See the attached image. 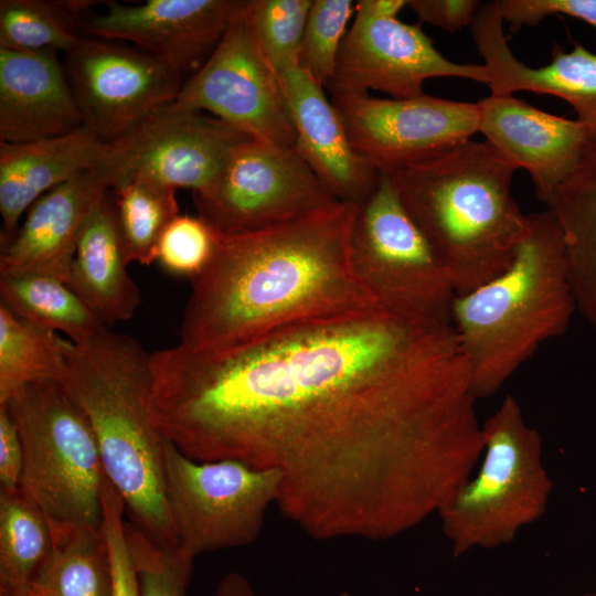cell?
<instances>
[{
    "label": "cell",
    "instance_id": "6da1fadb",
    "mask_svg": "<svg viewBox=\"0 0 596 596\" xmlns=\"http://www.w3.org/2000/svg\"><path fill=\"white\" fill-rule=\"evenodd\" d=\"M151 413L199 461L276 469L278 511L316 540L383 541L422 523L482 451L451 326L381 306L217 351L152 352Z\"/></svg>",
    "mask_w": 596,
    "mask_h": 596
},
{
    "label": "cell",
    "instance_id": "7a4b0ae2",
    "mask_svg": "<svg viewBox=\"0 0 596 596\" xmlns=\"http://www.w3.org/2000/svg\"><path fill=\"white\" fill-rule=\"evenodd\" d=\"M355 203L339 202L262 231L215 232L212 257L190 279L180 344L228 349L280 328L380 306L350 260Z\"/></svg>",
    "mask_w": 596,
    "mask_h": 596
},
{
    "label": "cell",
    "instance_id": "3957f363",
    "mask_svg": "<svg viewBox=\"0 0 596 596\" xmlns=\"http://www.w3.org/2000/svg\"><path fill=\"white\" fill-rule=\"evenodd\" d=\"M61 383L89 422L130 523L160 545L179 546L166 502V438L150 407L151 353L134 337L107 329L73 343Z\"/></svg>",
    "mask_w": 596,
    "mask_h": 596
},
{
    "label": "cell",
    "instance_id": "277c9868",
    "mask_svg": "<svg viewBox=\"0 0 596 596\" xmlns=\"http://www.w3.org/2000/svg\"><path fill=\"white\" fill-rule=\"evenodd\" d=\"M515 171L487 141L469 139L389 173L457 296L492 279L513 258L528 222L511 191Z\"/></svg>",
    "mask_w": 596,
    "mask_h": 596
},
{
    "label": "cell",
    "instance_id": "5b68a950",
    "mask_svg": "<svg viewBox=\"0 0 596 596\" xmlns=\"http://www.w3.org/2000/svg\"><path fill=\"white\" fill-rule=\"evenodd\" d=\"M577 311L562 230L551 211L528 215L509 266L455 298L451 324L476 398L494 395Z\"/></svg>",
    "mask_w": 596,
    "mask_h": 596
},
{
    "label": "cell",
    "instance_id": "8992f818",
    "mask_svg": "<svg viewBox=\"0 0 596 596\" xmlns=\"http://www.w3.org/2000/svg\"><path fill=\"white\" fill-rule=\"evenodd\" d=\"M483 459L438 515L454 556L512 542L547 510L553 482L542 461V440L512 395L482 424Z\"/></svg>",
    "mask_w": 596,
    "mask_h": 596
},
{
    "label": "cell",
    "instance_id": "52a82bcc",
    "mask_svg": "<svg viewBox=\"0 0 596 596\" xmlns=\"http://www.w3.org/2000/svg\"><path fill=\"white\" fill-rule=\"evenodd\" d=\"M4 405L23 445L19 491L53 529L102 531L107 476L89 422L63 384L32 383Z\"/></svg>",
    "mask_w": 596,
    "mask_h": 596
},
{
    "label": "cell",
    "instance_id": "ba28073f",
    "mask_svg": "<svg viewBox=\"0 0 596 596\" xmlns=\"http://www.w3.org/2000/svg\"><path fill=\"white\" fill-rule=\"evenodd\" d=\"M352 268L385 310L422 322L453 326L457 291L449 273L396 193L380 172L359 204L350 234Z\"/></svg>",
    "mask_w": 596,
    "mask_h": 596
},
{
    "label": "cell",
    "instance_id": "9c48e42d",
    "mask_svg": "<svg viewBox=\"0 0 596 596\" xmlns=\"http://www.w3.org/2000/svg\"><path fill=\"white\" fill-rule=\"evenodd\" d=\"M281 473L234 459L199 461L164 441V492L179 546L193 557L254 543Z\"/></svg>",
    "mask_w": 596,
    "mask_h": 596
},
{
    "label": "cell",
    "instance_id": "30bf717a",
    "mask_svg": "<svg viewBox=\"0 0 596 596\" xmlns=\"http://www.w3.org/2000/svg\"><path fill=\"white\" fill-rule=\"evenodd\" d=\"M192 195L198 216L222 235L266 230L340 202L295 148L254 138L238 143L211 184Z\"/></svg>",
    "mask_w": 596,
    "mask_h": 596
},
{
    "label": "cell",
    "instance_id": "8fae6325",
    "mask_svg": "<svg viewBox=\"0 0 596 596\" xmlns=\"http://www.w3.org/2000/svg\"><path fill=\"white\" fill-rule=\"evenodd\" d=\"M174 102L209 113L251 138L295 148V129L277 73L255 40L242 0L220 43L184 81Z\"/></svg>",
    "mask_w": 596,
    "mask_h": 596
},
{
    "label": "cell",
    "instance_id": "7c38bea8",
    "mask_svg": "<svg viewBox=\"0 0 596 596\" xmlns=\"http://www.w3.org/2000/svg\"><path fill=\"white\" fill-rule=\"evenodd\" d=\"M247 138L212 115L171 102L109 143L107 157L97 168L110 189L139 177L175 190L200 192Z\"/></svg>",
    "mask_w": 596,
    "mask_h": 596
},
{
    "label": "cell",
    "instance_id": "4fadbf2b",
    "mask_svg": "<svg viewBox=\"0 0 596 596\" xmlns=\"http://www.w3.org/2000/svg\"><path fill=\"white\" fill-rule=\"evenodd\" d=\"M63 65L83 126L106 143L174 102L185 81L135 46L89 36L64 53Z\"/></svg>",
    "mask_w": 596,
    "mask_h": 596
},
{
    "label": "cell",
    "instance_id": "5bb4252c",
    "mask_svg": "<svg viewBox=\"0 0 596 596\" xmlns=\"http://www.w3.org/2000/svg\"><path fill=\"white\" fill-rule=\"evenodd\" d=\"M354 150L380 172H393L462 143L479 132L478 103L423 95L380 98L332 95Z\"/></svg>",
    "mask_w": 596,
    "mask_h": 596
},
{
    "label": "cell",
    "instance_id": "9a60e30c",
    "mask_svg": "<svg viewBox=\"0 0 596 596\" xmlns=\"http://www.w3.org/2000/svg\"><path fill=\"white\" fill-rule=\"evenodd\" d=\"M433 77L465 78L487 86L490 83L485 64L448 60L419 24L355 12L327 89L331 96L369 94L373 89L391 98H411L423 95L424 83Z\"/></svg>",
    "mask_w": 596,
    "mask_h": 596
},
{
    "label": "cell",
    "instance_id": "2e32d148",
    "mask_svg": "<svg viewBox=\"0 0 596 596\" xmlns=\"http://www.w3.org/2000/svg\"><path fill=\"white\" fill-rule=\"evenodd\" d=\"M240 0L105 1L79 21L83 36L128 41L183 78L194 74L224 35ZM189 76V77H190ZM185 79V78H184Z\"/></svg>",
    "mask_w": 596,
    "mask_h": 596
},
{
    "label": "cell",
    "instance_id": "e0dca14e",
    "mask_svg": "<svg viewBox=\"0 0 596 596\" xmlns=\"http://www.w3.org/2000/svg\"><path fill=\"white\" fill-rule=\"evenodd\" d=\"M479 132L515 170H525L545 205L590 140L577 119L549 114L513 95L477 102Z\"/></svg>",
    "mask_w": 596,
    "mask_h": 596
},
{
    "label": "cell",
    "instance_id": "ac0fdd59",
    "mask_svg": "<svg viewBox=\"0 0 596 596\" xmlns=\"http://www.w3.org/2000/svg\"><path fill=\"white\" fill-rule=\"evenodd\" d=\"M108 190L106 177L96 168L36 200L17 232L2 240L1 276L40 275L68 285L79 232Z\"/></svg>",
    "mask_w": 596,
    "mask_h": 596
},
{
    "label": "cell",
    "instance_id": "d6986e66",
    "mask_svg": "<svg viewBox=\"0 0 596 596\" xmlns=\"http://www.w3.org/2000/svg\"><path fill=\"white\" fill-rule=\"evenodd\" d=\"M497 2L481 4L471 28L476 50L490 73L491 95L528 91L552 95L568 103L596 140V53L574 43L570 52L553 43L549 64L531 67L512 53L503 32Z\"/></svg>",
    "mask_w": 596,
    "mask_h": 596
},
{
    "label": "cell",
    "instance_id": "ffe728a7",
    "mask_svg": "<svg viewBox=\"0 0 596 596\" xmlns=\"http://www.w3.org/2000/svg\"><path fill=\"white\" fill-rule=\"evenodd\" d=\"M295 129V150L340 202H362L380 171L359 155L323 92L298 65L277 74Z\"/></svg>",
    "mask_w": 596,
    "mask_h": 596
},
{
    "label": "cell",
    "instance_id": "44dd1931",
    "mask_svg": "<svg viewBox=\"0 0 596 596\" xmlns=\"http://www.w3.org/2000/svg\"><path fill=\"white\" fill-rule=\"evenodd\" d=\"M82 126L79 108L56 51L0 49V142L54 138Z\"/></svg>",
    "mask_w": 596,
    "mask_h": 596
},
{
    "label": "cell",
    "instance_id": "7402d4cb",
    "mask_svg": "<svg viewBox=\"0 0 596 596\" xmlns=\"http://www.w3.org/2000/svg\"><path fill=\"white\" fill-rule=\"evenodd\" d=\"M109 143L81 128L54 138L23 143L0 142V214L11 237L24 212L42 195L107 157Z\"/></svg>",
    "mask_w": 596,
    "mask_h": 596
},
{
    "label": "cell",
    "instance_id": "603a6c76",
    "mask_svg": "<svg viewBox=\"0 0 596 596\" xmlns=\"http://www.w3.org/2000/svg\"><path fill=\"white\" fill-rule=\"evenodd\" d=\"M128 264L113 201L106 193L79 232L68 286L108 328L131 319L141 306Z\"/></svg>",
    "mask_w": 596,
    "mask_h": 596
},
{
    "label": "cell",
    "instance_id": "cb8c5ba5",
    "mask_svg": "<svg viewBox=\"0 0 596 596\" xmlns=\"http://www.w3.org/2000/svg\"><path fill=\"white\" fill-rule=\"evenodd\" d=\"M546 206L563 233L577 311L596 330V140Z\"/></svg>",
    "mask_w": 596,
    "mask_h": 596
},
{
    "label": "cell",
    "instance_id": "d4e9b609",
    "mask_svg": "<svg viewBox=\"0 0 596 596\" xmlns=\"http://www.w3.org/2000/svg\"><path fill=\"white\" fill-rule=\"evenodd\" d=\"M72 345L0 304V405L32 383H61Z\"/></svg>",
    "mask_w": 596,
    "mask_h": 596
},
{
    "label": "cell",
    "instance_id": "484cf974",
    "mask_svg": "<svg viewBox=\"0 0 596 596\" xmlns=\"http://www.w3.org/2000/svg\"><path fill=\"white\" fill-rule=\"evenodd\" d=\"M1 305L24 319L83 343L109 329L66 284L55 278L1 276Z\"/></svg>",
    "mask_w": 596,
    "mask_h": 596
},
{
    "label": "cell",
    "instance_id": "4316f807",
    "mask_svg": "<svg viewBox=\"0 0 596 596\" xmlns=\"http://www.w3.org/2000/svg\"><path fill=\"white\" fill-rule=\"evenodd\" d=\"M49 563L29 586L35 596H113V576L102 531L55 528Z\"/></svg>",
    "mask_w": 596,
    "mask_h": 596
},
{
    "label": "cell",
    "instance_id": "83f0119b",
    "mask_svg": "<svg viewBox=\"0 0 596 596\" xmlns=\"http://www.w3.org/2000/svg\"><path fill=\"white\" fill-rule=\"evenodd\" d=\"M54 550L47 517L19 490L0 494V587H29Z\"/></svg>",
    "mask_w": 596,
    "mask_h": 596
},
{
    "label": "cell",
    "instance_id": "f1b7e54d",
    "mask_svg": "<svg viewBox=\"0 0 596 596\" xmlns=\"http://www.w3.org/2000/svg\"><path fill=\"white\" fill-rule=\"evenodd\" d=\"M100 1L1 0L0 49L70 51L82 39L79 21Z\"/></svg>",
    "mask_w": 596,
    "mask_h": 596
},
{
    "label": "cell",
    "instance_id": "f546056e",
    "mask_svg": "<svg viewBox=\"0 0 596 596\" xmlns=\"http://www.w3.org/2000/svg\"><path fill=\"white\" fill-rule=\"evenodd\" d=\"M113 190V206L128 263L150 265L159 240L178 216L175 189L146 178H132Z\"/></svg>",
    "mask_w": 596,
    "mask_h": 596
},
{
    "label": "cell",
    "instance_id": "4dcf8cb0",
    "mask_svg": "<svg viewBox=\"0 0 596 596\" xmlns=\"http://www.w3.org/2000/svg\"><path fill=\"white\" fill-rule=\"evenodd\" d=\"M312 0H247L244 12L264 56L278 74L298 65Z\"/></svg>",
    "mask_w": 596,
    "mask_h": 596
},
{
    "label": "cell",
    "instance_id": "1f68e13d",
    "mask_svg": "<svg viewBox=\"0 0 596 596\" xmlns=\"http://www.w3.org/2000/svg\"><path fill=\"white\" fill-rule=\"evenodd\" d=\"M355 14L351 0H312L301 40L298 66L327 88L348 24Z\"/></svg>",
    "mask_w": 596,
    "mask_h": 596
},
{
    "label": "cell",
    "instance_id": "d6a6232c",
    "mask_svg": "<svg viewBox=\"0 0 596 596\" xmlns=\"http://www.w3.org/2000/svg\"><path fill=\"white\" fill-rule=\"evenodd\" d=\"M126 532L140 596H185L194 557L181 546L158 544L130 522Z\"/></svg>",
    "mask_w": 596,
    "mask_h": 596
},
{
    "label": "cell",
    "instance_id": "836d02e7",
    "mask_svg": "<svg viewBox=\"0 0 596 596\" xmlns=\"http://www.w3.org/2000/svg\"><path fill=\"white\" fill-rule=\"evenodd\" d=\"M214 244L215 231L201 217L179 214L159 240L156 262L170 274L192 279L210 262Z\"/></svg>",
    "mask_w": 596,
    "mask_h": 596
},
{
    "label": "cell",
    "instance_id": "e575fe53",
    "mask_svg": "<svg viewBox=\"0 0 596 596\" xmlns=\"http://www.w3.org/2000/svg\"><path fill=\"white\" fill-rule=\"evenodd\" d=\"M125 503L106 478L103 490V534L113 576V596H140L139 582L127 540Z\"/></svg>",
    "mask_w": 596,
    "mask_h": 596
},
{
    "label": "cell",
    "instance_id": "d590c367",
    "mask_svg": "<svg viewBox=\"0 0 596 596\" xmlns=\"http://www.w3.org/2000/svg\"><path fill=\"white\" fill-rule=\"evenodd\" d=\"M499 13L517 32L552 14L576 18L596 28V0H497Z\"/></svg>",
    "mask_w": 596,
    "mask_h": 596
},
{
    "label": "cell",
    "instance_id": "8d00e7d4",
    "mask_svg": "<svg viewBox=\"0 0 596 596\" xmlns=\"http://www.w3.org/2000/svg\"><path fill=\"white\" fill-rule=\"evenodd\" d=\"M421 22L447 32L471 25L481 4L478 0H407Z\"/></svg>",
    "mask_w": 596,
    "mask_h": 596
},
{
    "label": "cell",
    "instance_id": "74e56055",
    "mask_svg": "<svg viewBox=\"0 0 596 596\" xmlns=\"http://www.w3.org/2000/svg\"><path fill=\"white\" fill-rule=\"evenodd\" d=\"M23 445L7 405H0V485L1 491L19 490L23 469Z\"/></svg>",
    "mask_w": 596,
    "mask_h": 596
},
{
    "label": "cell",
    "instance_id": "f35d334b",
    "mask_svg": "<svg viewBox=\"0 0 596 596\" xmlns=\"http://www.w3.org/2000/svg\"><path fill=\"white\" fill-rule=\"evenodd\" d=\"M407 0H360L355 2V12L370 17L397 18Z\"/></svg>",
    "mask_w": 596,
    "mask_h": 596
},
{
    "label": "cell",
    "instance_id": "ab89813d",
    "mask_svg": "<svg viewBox=\"0 0 596 596\" xmlns=\"http://www.w3.org/2000/svg\"><path fill=\"white\" fill-rule=\"evenodd\" d=\"M214 596H257L251 582L242 574L231 572L217 584Z\"/></svg>",
    "mask_w": 596,
    "mask_h": 596
},
{
    "label": "cell",
    "instance_id": "60d3db41",
    "mask_svg": "<svg viewBox=\"0 0 596 596\" xmlns=\"http://www.w3.org/2000/svg\"><path fill=\"white\" fill-rule=\"evenodd\" d=\"M0 596H35L29 587L7 588L0 587Z\"/></svg>",
    "mask_w": 596,
    "mask_h": 596
},
{
    "label": "cell",
    "instance_id": "b9f144b4",
    "mask_svg": "<svg viewBox=\"0 0 596 596\" xmlns=\"http://www.w3.org/2000/svg\"><path fill=\"white\" fill-rule=\"evenodd\" d=\"M579 596H596V592L586 593V594H583V595H579Z\"/></svg>",
    "mask_w": 596,
    "mask_h": 596
},
{
    "label": "cell",
    "instance_id": "7bdbcfd3",
    "mask_svg": "<svg viewBox=\"0 0 596 596\" xmlns=\"http://www.w3.org/2000/svg\"><path fill=\"white\" fill-rule=\"evenodd\" d=\"M341 596H351V595H350L349 593H347V592H343V593L341 594Z\"/></svg>",
    "mask_w": 596,
    "mask_h": 596
}]
</instances>
